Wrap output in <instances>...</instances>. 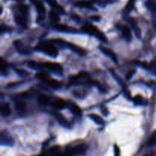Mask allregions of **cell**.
<instances>
[{
  "label": "cell",
  "mask_w": 156,
  "mask_h": 156,
  "mask_svg": "<svg viewBox=\"0 0 156 156\" xmlns=\"http://www.w3.org/2000/svg\"><path fill=\"white\" fill-rule=\"evenodd\" d=\"M36 50H39V51L44 52L46 54L49 55L50 56H57L58 54V50L54 45L51 44L50 43H40L36 46Z\"/></svg>",
  "instance_id": "obj_1"
},
{
  "label": "cell",
  "mask_w": 156,
  "mask_h": 156,
  "mask_svg": "<svg viewBox=\"0 0 156 156\" xmlns=\"http://www.w3.org/2000/svg\"><path fill=\"white\" fill-rule=\"evenodd\" d=\"M82 30L85 33L88 34H94L99 40H101L103 42H107L108 41V38L105 36V34L103 32L98 30V27L92 25V24H85L82 27Z\"/></svg>",
  "instance_id": "obj_2"
},
{
  "label": "cell",
  "mask_w": 156,
  "mask_h": 156,
  "mask_svg": "<svg viewBox=\"0 0 156 156\" xmlns=\"http://www.w3.org/2000/svg\"><path fill=\"white\" fill-rule=\"evenodd\" d=\"M87 149H88V147H87V146L85 144L77 145V146H74V147H73L72 149L67 150V152H66L65 155L74 156L76 155H84V154L86 152Z\"/></svg>",
  "instance_id": "obj_3"
},
{
  "label": "cell",
  "mask_w": 156,
  "mask_h": 156,
  "mask_svg": "<svg viewBox=\"0 0 156 156\" xmlns=\"http://www.w3.org/2000/svg\"><path fill=\"white\" fill-rule=\"evenodd\" d=\"M47 68L49 70L51 71H56V72H60L62 70V67L60 64L56 63V62H41V63H36V67L35 68Z\"/></svg>",
  "instance_id": "obj_4"
},
{
  "label": "cell",
  "mask_w": 156,
  "mask_h": 156,
  "mask_svg": "<svg viewBox=\"0 0 156 156\" xmlns=\"http://www.w3.org/2000/svg\"><path fill=\"white\" fill-rule=\"evenodd\" d=\"M100 49L106 56H109L114 62H117V61H118L117 60V59H117V56L116 55V53H114V51H112V50H110V49L107 48V47H103V46H100Z\"/></svg>",
  "instance_id": "obj_5"
},
{
  "label": "cell",
  "mask_w": 156,
  "mask_h": 156,
  "mask_svg": "<svg viewBox=\"0 0 156 156\" xmlns=\"http://www.w3.org/2000/svg\"><path fill=\"white\" fill-rule=\"evenodd\" d=\"M66 46L69 47V48L71 49L73 51L76 52V53H78V54L82 55V56H84V55H85V50H84L83 48H82V47H79V46H77V45H76V44H72V43H69V42H67L66 43Z\"/></svg>",
  "instance_id": "obj_6"
},
{
  "label": "cell",
  "mask_w": 156,
  "mask_h": 156,
  "mask_svg": "<svg viewBox=\"0 0 156 156\" xmlns=\"http://www.w3.org/2000/svg\"><path fill=\"white\" fill-rule=\"evenodd\" d=\"M52 107L57 109H63L66 107V103L63 99L61 98H56L51 102Z\"/></svg>",
  "instance_id": "obj_7"
},
{
  "label": "cell",
  "mask_w": 156,
  "mask_h": 156,
  "mask_svg": "<svg viewBox=\"0 0 156 156\" xmlns=\"http://www.w3.org/2000/svg\"><path fill=\"white\" fill-rule=\"evenodd\" d=\"M12 110L9 103H2L1 105V114L4 117H8L11 114Z\"/></svg>",
  "instance_id": "obj_8"
},
{
  "label": "cell",
  "mask_w": 156,
  "mask_h": 156,
  "mask_svg": "<svg viewBox=\"0 0 156 156\" xmlns=\"http://www.w3.org/2000/svg\"><path fill=\"white\" fill-rule=\"evenodd\" d=\"M122 32H123V37L126 40V41H129L132 39V33H131V30L127 25H123L122 27Z\"/></svg>",
  "instance_id": "obj_9"
},
{
  "label": "cell",
  "mask_w": 156,
  "mask_h": 156,
  "mask_svg": "<svg viewBox=\"0 0 156 156\" xmlns=\"http://www.w3.org/2000/svg\"><path fill=\"white\" fill-rule=\"evenodd\" d=\"M56 29L58 30H60V31H64V32H76V30H75L76 28L74 27H70L69 26L66 25V24H56Z\"/></svg>",
  "instance_id": "obj_10"
},
{
  "label": "cell",
  "mask_w": 156,
  "mask_h": 156,
  "mask_svg": "<svg viewBox=\"0 0 156 156\" xmlns=\"http://www.w3.org/2000/svg\"><path fill=\"white\" fill-rule=\"evenodd\" d=\"M94 1L95 0H89V1H87V0H82V1H78L76 2H75V5L76 6H79V7H84V8H90L92 5V3L94 2Z\"/></svg>",
  "instance_id": "obj_11"
},
{
  "label": "cell",
  "mask_w": 156,
  "mask_h": 156,
  "mask_svg": "<svg viewBox=\"0 0 156 156\" xmlns=\"http://www.w3.org/2000/svg\"><path fill=\"white\" fill-rule=\"evenodd\" d=\"M32 3H34L35 5V7H36L37 10L38 11V12L40 14L45 13V7H44V5L41 1H39V0H34Z\"/></svg>",
  "instance_id": "obj_12"
},
{
  "label": "cell",
  "mask_w": 156,
  "mask_h": 156,
  "mask_svg": "<svg viewBox=\"0 0 156 156\" xmlns=\"http://www.w3.org/2000/svg\"><path fill=\"white\" fill-rule=\"evenodd\" d=\"M146 5L151 12L156 15V2L155 0H147L146 2Z\"/></svg>",
  "instance_id": "obj_13"
},
{
  "label": "cell",
  "mask_w": 156,
  "mask_h": 156,
  "mask_svg": "<svg viewBox=\"0 0 156 156\" xmlns=\"http://www.w3.org/2000/svg\"><path fill=\"white\" fill-rule=\"evenodd\" d=\"M15 21H16L18 24H19L20 25L23 26V27H26V26H27V21H26L25 18L23 16H21V15H18V14L15 15Z\"/></svg>",
  "instance_id": "obj_14"
},
{
  "label": "cell",
  "mask_w": 156,
  "mask_h": 156,
  "mask_svg": "<svg viewBox=\"0 0 156 156\" xmlns=\"http://www.w3.org/2000/svg\"><path fill=\"white\" fill-rule=\"evenodd\" d=\"M47 82L48 83V85H50L51 88H55V89H57V88H60L61 86V83L59 82V81L54 79H51V78H50Z\"/></svg>",
  "instance_id": "obj_15"
},
{
  "label": "cell",
  "mask_w": 156,
  "mask_h": 156,
  "mask_svg": "<svg viewBox=\"0 0 156 156\" xmlns=\"http://www.w3.org/2000/svg\"><path fill=\"white\" fill-rule=\"evenodd\" d=\"M50 156H66L65 154L59 152L58 146H53V147L50 148Z\"/></svg>",
  "instance_id": "obj_16"
},
{
  "label": "cell",
  "mask_w": 156,
  "mask_h": 156,
  "mask_svg": "<svg viewBox=\"0 0 156 156\" xmlns=\"http://www.w3.org/2000/svg\"><path fill=\"white\" fill-rule=\"evenodd\" d=\"M36 76L38 78V79H41V80L44 81V82H46L50 79V76H49L47 73H45V72H40V73H37L36 74Z\"/></svg>",
  "instance_id": "obj_17"
},
{
  "label": "cell",
  "mask_w": 156,
  "mask_h": 156,
  "mask_svg": "<svg viewBox=\"0 0 156 156\" xmlns=\"http://www.w3.org/2000/svg\"><path fill=\"white\" fill-rule=\"evenodd\" d=\"M89 117L91 119H92V120H94L95 123H97L98 124H101V125L105 124V121H104V120L100 117V116L96 115V114H91L89 115Z\"/></svg>",
  "instance_id": "obj_18"
},
{
  "label": "cell",
  "mask_w": 156,
  "mask_h": 156,
  "mask_svg": "<svg viewBox=\"0 0 156 156\" xmlns=\"http://www.w3.org/2000/svg\"><path fill=\"white\" fill-rule=\"evenodd\" d=\"M49 17H50V19L53 21H59V16L58 15L57 12L54 10H50V12H49Z\"/></svg>",
  "instance_id": "obj_19"
},
{
  "label": "cell",
  "mask_w": 156,
  "mask_h": 156,
  "mask_svg": "<svg viewBox=\"0 0 156 156\" xmlns=\"http://www.w3.org/2000/svg\"><path fill=\"white\" fill-rule=\"evenodd\" d=\"M70 111L73 113V114H76V115H81L82 114V110L80 109L79 106H77L75 104H72L70 105Z\"/></svg>",
  "instance_id": "obj_20"
},
{
  "label": "cell",
  "mask_w": 156,
  "mask_h": 156,
  "mask_svg": "<svg viewBox=\"0 0 156 156\" xmlns=\"http://www.w3.org/2000/svg\"><path fill=\"white\" fill-rule=\"evenodd\" d=\"M15 108H16V110L17 111H24V109H25V108H26V105H25V103H24V101H16L15 102Z\"/></svg>",
  "instance_id": "obj_21"
},
{
  "label": "cell",
  "mask_w": 156,
  "mask_h": 156,
  "mask_svg": "<svg viewBox=\"0 0 156 156\" xmlns=\"http://www.w3.org/2000/svg\"><path fill=\"white\" fill-rule=\"evenodd\" d=\"M38 101L42 105H47L49 102V98L47 95H45V94H41L38 96Z\"/></svg>",
  "instance_id": "obj_22"
},
{
  "label": "cell",
  "mask_w": 156,
  "mask_h": 156,
  "mask_svg": "<svg viewBox=\"0 0 156 156\" xmlns=\"http://www.w3.org/2000/svg\"><path fill=\"white\" fill-rule=\"evenodd\" d=\"M134 4H135V0H129L126 7V11H127V12H130V11L133 9Z\"/></svg>",
  "instance_id": "obj_23"
},
{
  "label": "cell",
  "mask_w": 156,
  "mask_h": 156,
  "mask_svg": "<svg viewBox=\"0 0 156 156\" xmlns=\"http://www.w3.org/2000/svg\"><path fill=\"white\" fill-rule=\"evenodd\" d=\"M20 9L24 14H27V11H28V7L27 5H21L20 6Z\"/></svg>",
  "instance_id": "obj_24"
},
{
  "label": "cell",
  "mask_w": 156,
  "mask_h": 156,
  "mask_svg": "<svg viewBox=\"0 0 156 156\" xmlns=\"http://www.w3.org/2000/svg\"><path fill=\"white\" fill-rule=\"evenodd\" d=\"M1 70H2V73L3 74H4L5 72H7V69H6V66L4 64V61H3L2 59V69H1Z\"/></svg>",
  "instance_id": "obj_25"
},
{
  "label": "cell",
  "mask_w": 156,
  "mask_h": 156,
  "mask_svg": "<svg viewBox=\"0 0 156 156\" xmlns=\"http://www.w3.org/2000/svg\"><path fill=\"white\" fill-rule=\"evenodd\" d=\"M134 73H135V70H131V71L128 72V73L126 74V79H130V78L132 77V76L134 74Z\"/></svg>",
  "instance_id": "obj_26"
},
{
  "label": "cell",
  "mask_w": 156,
  "mask_h": 156,
  "mask_svg": "<svg viewBox=\"0 0 156 156\" xmlns=\"http://www.w3.org/2000/svg\"><path fill=\"white\" fill-rule=\"evenodd\" d=\"M114 150H115V156H120V149L117 146H114Z\"/></svg>",
  "instance_id": "obj_27"
},
{
  "label": "cell",
  "mask_w": 156,
  "mask_h": 156,
  "mask_svg": "<svg viewBox=\"0 0 156 156\" xmlns=\"http://www.w3.org/2000/svg\"><path fill=\"white\" fill-rule=\"evenodd\" d=\"M135 101H136V104H141L142 103V97L141 96L138 95L137 97L135 98Z\"/></svg>",
  "instance_id": "obj_28"
},
{
  "label": "cell",
  "mask_w": 156,
  "mask_h": 156,
  "mask_svg": "<svg viewBox=\"0 0 156 156\" xmlns=\"http://www.w3.org/2000/svg\"><path fill=\"white\" fill-rule=\"evenodd\" d=\"M17 73H19V74L21 75H27L28 74V73H27V71H25V70H23V69H16Z\"/></svg>",
  "instance_id": "obj_29"
},
{
  "label": "cell",
  "mask_w": 156,
  "mask_h": 156,
  "mask_svg": "<svg viewBox=\"0 0 156 156\" xmlns=\"http://www.w3.org/2000/svg\"><path fill=\"white\" fill-rule=\"evenodd\" d=\"M91 18L94 20V21H99L101 19V17L98 16V15H94V16H91Z\"/></svg>",
  "instance_id": "obj_30"
},
{
  "label": "cell",
  "mask_w": 156,
  "mask_h": 156,
  "mask_svg": "<svg viewBox=\"0 0 156 156\" xmlns=\"http://www.w3.org/2000/svg\"><path fill=\"white\" fill-rule=\"evenodd\" d=\"M36 156H47V154H45V153H41V154H40V155H36Z\"/></svg>",
  "instance_id": "obj_31"
},
{
  "label": "cell",
  "mask_w": 156,
  "mask_h": 156,
  "mask_svg": "<svg viewBox=\"0 0 156 156\" xmlns=\"http://www.w3.org/2000/svg\"><path fill=\"white\" fill-rule=\"evenodd\" d=\"M155 73H156V62H155Z\"/></svg>",
  "instance_id": "obj_32"
}]
</instances>
